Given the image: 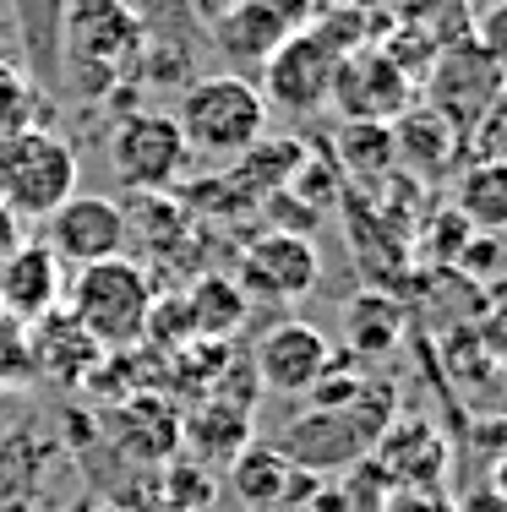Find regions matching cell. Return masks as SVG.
<instances>
[{"instance_id": "1", "label": "cell", "mask_w": 507, "mask_h": 512, "mask_svg": "<svg viewBox=\"0 0 507 512\" xmlns=\"http://www.w3.org/2000/svg\"><path fill=\"white\" fill-rule=\"evenodd\" d=\"M175 126L186 137L191 158L208 164H235L240 153H251L268 137V99L257 93V82L246 77H202L180 93Z\"/></svg>"}, {"instance_id": "2", "label": "cell", "mask_w": 507, "mask_h": 512, "mask_svg": "<svg viewBox=\"0 0 507 512\" xmlns=\"http://www.w3.org/2000/svg\"><path fill=\"white\" fill-rule=\"evenodd\" d=\"M71 316L77 327L104 349H131L148 338V322H153V306H159V289H153L148 267L131 262V256H110V262H93V267H77L71 278Z\"/></svg>"}, {"instance_id": "3", "label": "cell", "mask_w": 507, "mask_h": 512, "mask_svg": "<svg viewBox=\"0 0 507 512\" xmlns=\"http://www.w3.org/2000/svg\"><path fill=\"white\" fill-rule=\"evenodd\" d=\"M60 55L77 71L82 93H104L142 55V22L126 0H66L60 6Z\"/></svg>"}, {"instance_id": "4", "label": "cell", "mask_w": 507, "mask_h": 512, "mask_svg": "<svg viewBox=\"0 0 507 512\" xmlns=\"http://www.w3.org/2000/svg\"><path fill=\"white\" fill-rule=\"evenodd\" d=\"M66 197H77V148L71 142H60L44 126L0 137V207L6 213L44 224Z\"/></svg>"}, {"instance_id": "5", "label": "cell", "mask_w": 507, "mask_h": 512, "mask_svg": "<svg viewBox=\"0 0 507 512\" xmlns=\"http://www.w3.org/2000/svg\"><path fill=\"white\" fill-rule=\"evenodd\" d=\"M502 88H507V71L464 33V39L442 44L437 60L426 66V77H420V104L437 109L458 137H469L475 120L486 115L491 99H497Z\"/></svg>"}, {"instance_id": "6", "label": "cell", "mask_w": 507, "mask_h": 512, "mask_svg": "<svg viewBox=\"0 0 507 512\" xmlns=\"http://www.w3.org/2000/svg\"><path fill=\"white\" fill-rule=\"evenodd\" d=\"M110 164L126 191L159 197V191H169L191 169V148L180 137L175 115H164V109H131L110 131Z\"/></svg>"}, {"instance_id": "7", "label": "cell", "mask_w": 507, "mask_h": 512, "mask_svg": "<svg viewBox=\"0 0 507 512\" xmlns=\"http://www.w3.org/2000/svg\"><path fill=\"white\" fill-rule=\"evenodd\" d=\"M131 240V218L115 197H66L44 218L39 229V246H50V256L60 267H93V262H110V256L126 251Z\"/></svg>"}, {"instance_id": "8", "label": "cell", "mask_w": 507, "mask_h": 512, "mask_svg": "<svg viewBox=\"0 0 507 512\" xmlns=\"http://www.w3.org/2000/svg\"><path fill=\"white\" fill-rule=\"evenodd\" d=\"M322 278V256L311 246V235H295V229H268V235L246 240L240 251V295L246 300H268V306H284V300L311 295Z\"/></svg>"}, {"instance_id": "9", "label": "cell", "mask_w": 507, "mask_h": 512, "mask_svg": "<svg viewBox=\"0 0 507 512\" xmlns=\"http://www.w3.org/2000/svg\"><path fill=\"white\" fill-rule=\"evenodd\" d=\"M333 71H338V55L311 28H300L262 60L257 93L268 99V109H284V115H317L333 93Z\"/></svg>"}, {"instance_id": "10", "label": "cell", "mask_w": 507, "mask_h": 512, "mask_svg": "<svg viewBox=\"0 0 507 512\" xmlns=\"http://www.w3.org/2000/svg\"><path fill=\"white\" fill-rule=\"evenodd\" d=\"M338 349L333 338L322 333V327H311L306 316H284V322H273L268 333L257 338V382L268 387V393H311V387L322 382V376L333 371Z\"/></svg>"}, {"instance_id": "11", "label": "cell", "mask_w": 507, "mask_h": 512, "mask_svg": "<svg viewBox=\"0 0 507 512\" xmlns=\"http://www.w3.org/2000/svg\"><path fill=\"white\" fill-rule=\"evenodd\" d=\"M328 104H338V115H344V120L393 126V120L415 104V77H404V71H398L377 44H366V50L338 60Z\"/></svg>"}, {"instance_id": "12", "label": "cell", "mask_w": 507, "mask_h": 512, "mask_svg": "<svg viewBox=\"0 0 507 512\" xmlns=\"http://www.w3.org/2000/svg\"><path fill=\"white\" fill-rule=\"evenodd\" d=\"M60 295H66V267L50 256V246L33 240V246H17L0 262V311L17 316L22 327L60 311Z\"/></svg>"}, {"instance_id": "13", "label": "cell", "mask_w": 507, "mask_h": 512, "mask_svg": "<svg viewBox=\"0 0 507 512\" xmlns=\"http://www.w3.org/2000/svg\"><path fill=\"white\" fill-rule=\"evenodd\" d=\"M104 436H110L131 463H164L180 447V414H175V404H164V398L137 393V398H126V404H115V414L104 420Z\"/></svg>"}, {"instance_id": "14", "label": "cell", "mask_w": 507, "mask_h": 512, "mask_svg": "<svg viewBox=\"0 0 507 512\" xmlns=\"http://www.w3.org/2000/svg\"><path fill=\"white\" fill-rule=\"evenodd\" d=\"M393 153H398L404 169H415V175H426V180H453L458 153H464V137H458L437 109L409 104L404 115L393 120Z\"/></svg>"}, {"instance_id": "15", "label": "cell", "mask_w": 507, "mask_h": 512, "mask_svg": "<svg viewBox=\"0 0 507 512\" xmlns=\"http://www.w3.org/2000/svg\"><path fill=\"white\" fill-rule=\"evenodd\" d=\"M28 355L33 371L55 376V382H88V371L104 365V349L82 333L71 311H50L28 327Z\"/></svg>"}, {"instance_id": "16", "label": "cell", "mask_w": 507, "mask_h": 512, "mask_svg": "<svg viewBox=\"0 0 507 512\" xmlns=\"http://www.w3.org/2000/svg\"><path fill=\"white\" fill-rule=\"evenodd\" d=\"M453 213L475 235H502L507 229V164L491 158H464L453 169Z\"/></svg>"}, {"instance_id": "17", "label": "cell", "mask_w": 507, "mask_h": 512, "mask_svg": "<svg viewBox=\"0 0 507 512\" xmlns=\"http://www.w3.org/2000/svg\"><path fill=\"white\" fill-rule=\"evenodd\" d=\"M295 28H284L279 17H273L268 6H257V0H235V6L219 11V22H213V44L229 55V60H268L279 44L289 39Z\"/></svg>"}, {"instance_id": "18", "label": "cell", "mask_w": 507, "mask_h": 512, "mask_svg": "<svg viewBox=\"0 0 507 512\" xmlns=\"http://www.w3.org/2000/svg\"><path fill=\"white\" fill-rule=\"evenodd\" d=\"M404 338V306L382 289H360L344 306V344L355 349L360 360H382L388 349Z\"/></svg>"}, {"instance_id": "19", "label": "cell", "mask_w": 507, "mask_h": 512, "mask_svg": "<svg viewBox=\"0 0 507 512\" xmlns=\"http://www.w3.org/2000/svg\"><path fill=\"white\" fill-rule=\"evenodd\" d=\"M180 442H191L197 458H208V463H235L251 447V409L213 398L208 409H197L191 420H180Z\"/></svg>"}, {"instance_id": "20", "label": "cell", "mask_w": 507, "mask_h": 512, "mask_svg": "<svg viewBox=\"0 0 507 512\" xmlns=\"http://www.w3.org/2000/svg\"><path fill=\"white\" fill-rule=\"evenodd\" d=\"M180 306H186V322H191V333H197V338H229L240 322H246L251 300L240 295L235 278L208 273V278H197V284H191V295L180 300Z\"/></svg>"}, {"instance_id": "21", "label": "cell", "mask_w": 507, "mask_h": 512, "mask_svg": "<svg viewBox=\"0 0 507 512\" xmlns=\"http://www.w3.org/2000/svg\"><path fill=\"white\" fill-rule=\"evenodd\" d=\"M300 169H306V148H300V142L262 137L251 153H240L235 164H229V180H235V186H246L251 197H273V191L295 186Z\"/></svg>"}, {"instance_id": "22", "label": "cell", "mask_w": 507, "mask_h": 512, "mask_svg": "<svg viewBox=\"0 0 507 512\" xmlns=\"http://www.w3.org/2000/svg\"><path fill=\"white\" fill-rule=\"evenodd\" d=\"M289 480H295V469H289L284 453H273V447H246L235 463H229V485L240 491V502L268 512L279 507L289 496Z\"/></svg>"}, {"instance_id": "23", "label": "cell", "mask_w": 507, "mask_h": 512, "mask_svg": "<svg viewBox=\"0 0 507 512\" xmlns=\"http://www.w3.org/2000/svg\"><path fill=\"white\" fill-rule=\"evenodd\" d=\"M338 164L355 180H382L398 164L393 153V126H371V120H344L338 126Z\"/></svg>"}, {"instance_id": "24", "label": "cell", "mask_w": 507, "mask_h": 512, "mask_svg": "<svg viewBox=\"0 0 507 512\" xmlns=\"http://www.w3.org/2000/svg\"><path fill=\"white\" fill-rule=\"evenodd\" d=\"M469 158H491V164H507V88L491 99V109L475 120V131L464 137Z\"/></svg>"}, {"instance_id": "25", "label": "cell", "mask_w": 507, "mask_h": 512, "mask_svg": "<svg viewBox=\"0 0 507 512\" xmlns=\"http://www.w3.org/2000/svg\"><path fill=\"white\" fill-rule=\"evenodd\" d=\"M33 376V355H28V327L17 316L0 311V387L11 382H28Z\"/></svg>"}, {"instance_id": "26", "label": "cell", "mask_w": 507, "mask_h": 512, "mask_svg": "<svg viewBox=\"0 0 507 512\" xmlns=\"http://www.w3.org/2000/svg\"><path fill=\"white\" fill-rule=\"evenodd\" d=\"M28 115H33V93H28V77L17 66L0 60V137L11 131H28Z\"/></svg>"}, {"instance_id": "27", "label": "cell", "mask_w": 507, "mask_h": 512, "mask_svg": "<svg viewBox=\"0 0 507 512\" xmlns=\"http://www.w3.org/2000/svg\"><path fill=\"white\" fill-rule=\"evenodd\" d=\"M469 39L480 44L497 66L507 71V0H486V6L475 11V22H469Z\"/></svg>"}, {"instance_id": "28", "label": "cell", "mask_w": 507, "mask_h": 512, "mask_svg": "<svg viewBox=\"0 0 507 512\" xmlns=\"http://www.w3.org/2000/svg\"><path fill=\"white\" fill-rule=\"evenodd\" d=\"M377 512H458V502L442 496L437 485H393Z\"/></svg>"}, {"instance_id": "29", "label": "cell", "mask_w": 507, "mask_h": 512, "mask_svg": "<svg viewBox=\"0 0 507 512\" xmlns=\"http://www.w3.org/2000/svg\"><path fill=\"white\" fill-rule=\"evenodd\" d=\"M257 6H268L273 11V17H279L284 22V28H311V17H317V6H322V0H257Z\"/></svg>"}, {"instance_id": "30", "label": "cell", "mask_w": 507, "mask_h": 512, "mask_svg": "<svg viewBox=\"0 0 507 512\" xmlns=\"http://www.w3.org/2000/svg\"><path fill=\"white\" fill-rule=\"evenodd\" d=\"M458 512H507V496L502 491H475L469 502H458Z\"/></svg>"}]
</instances>
